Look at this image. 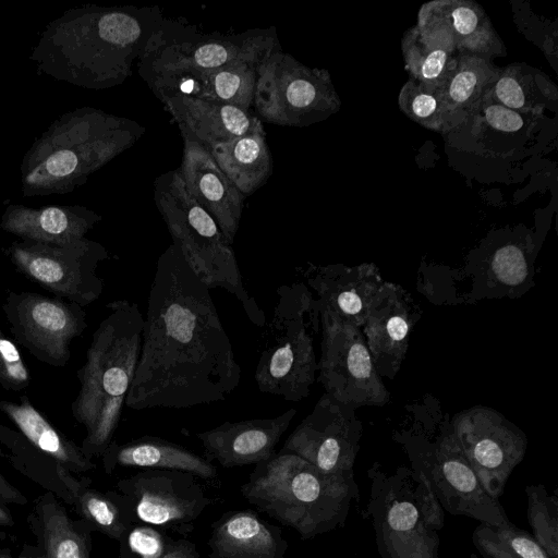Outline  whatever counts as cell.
Here are the masks:
<instances>
[{
    "label": "cell",
    "instance_id": "obj_33",
    "mask_svg": "<svg viewBox=\"0 0 558 558\" xmlns=\"http://www.w3.org/2000/svg\"><path fill=\"white\" fill-rule=\"evenodd\" d=\"M525 494L532 536L550 558H558V496L543 484L527 485Z\"/></svg>",
    "mask_w": 558,
    "mask_h": 558
},
{
    "label": "cell",
    "instance_id": "obj_3",
    "mask_svg": "<svg viewBox=\"0 0 558 558\" xmlns=\"http://www.w3.org/2000/svg\"><path fill=\"white\" fill-rule=\"evenodd\" d=\"M557 119L511 110L487 94L444 137L448 163L481 183L525 178L549 150Z\"/></svg>",
    "mask_w": 558,
    "mask_h": 558
},
{
    "label": "cell",
    "instance_id": "obj_6",
    "mask_svg": "<svg viewBox=\"0 0 558 558\" xmlns=\"http://www.w3.org/2000/svg\"><path fill=\"white\" fill-rule=\"evenodd\" d=\"M277 295L254 379L260 392L298 402L310 395L317 373L312 330H318L319 312L303 282L281 286Z\"/></svg>",
    "mask_w": 558,
    "mask_h": 558
},
{
    "label": "cell",
    "instance_id": "obj_30",
    "mask_svg": "<svg viewBox=\"0 0 558 558\" xmlns=\"http://www.w3.org/2000/svg\"><path fill=\"white\" fill-rule=\"evenodd\" d=\"M499 68L490 59L459 53L453 72L438 88L440 98L457 124L487 94Z\"/></svg>",
    "mask_w": 558,
    "mask_h": 558
},
{
    "label": "cell",
    "instance_id": "obj_11",
    "mask_svg": "<svg viewBox=\"0 0 558 558\" xmlns=\"http://www.w3.org/2000/svg\"><path fill=\"white\" fill-rule=\"evenodd\" d=\"M197 476L178 470L145 469L122 478L109 494L131 524L187 534L214 500Z\"/></svg>",
    "mask_w": 558,
    "mask_h": 558
},
{
    "label": "cell",
    "instance_id": "obj_18",
    "mask_svg": "<svg viewBox=\"0 0 558 558\" xmlns=\"http://www.w3.org/2000/svg\"><path fill=\"white\" fill-rule=\"evenodd\" d=\"M181 135L183 156L177 170L189 193L214 218L232 244L240 227L245 196L221 171L206 146L185 132Z\"/></svg>",
    "mask_w": 558,
    "mask_h": 558
},
{
    "label": "cell",
    "instance_id": "obj_14",
    "mask_svg": "<svg viewBox=\"0 0 558 558\" xmlns=\"http://www.w3.org/2000/svg\"><path fill=\"white\" fill-rule=\"evenodd\" d=\"M2 311L14 340L54 367L68 364L72 341L87 327L83 306L31 291H8Z\"/></svg>",
    "mask_w": 558,
    "mask_h": 558
},
{
    "label": "cell",
    "instance_id": "obj_16",
    "mask_svg": "<svg viewBox=\"0 0 558 558\" xmlns=\"http://www.w3.org/2000/svg\"><path fill=\"white\" fill-rule=\"evenodd\" d=\"M361 435L355 410L324 393L280 451L296 454L326 474L353 476Z\"/></svg>",
    "mask_w": 558,
    "mask_h": 558
},
{
    "label": "cell",
    "instance_id": "obj_10",
    "mask_svg": "<svg viewBox=\"0 0 558 558\" xmlns=\"http://www.w3.org/2000/svg\"><path fill=\"white\" fill-rule=\"evenodd\" d=\"M366 517L371 519L380 558H439L438 532L417 506L410 468L388 473L374 464Z\"/></svg>",
    "mask_w": 558,
    "mask_h": 558
},
{
    "label": "cell",
    "instance_id": "obj_20",
    "mask_svg": "<svg viewBox=\"0 0 558 558\" xmlns=\"http://www.w3.org/2000/svg\"><path fill=\"white\" fill-rule=\"evenodd\" d=\"M315 291L319 315L355 325L362 329L368 304L384 282L374 264L357 266H310L304 270Z\"/></svg>",
    "mask_w": 558,
    "mask_h": 558
},
{
    "label": "cell",
    "instance_id": "obj_25",
    "mask_svg": "<svg viewBox=\"0 0 558 558\" xmlns=\"http://www.w3.org/2000/svg\"><path fill=\"white\" fill-rule=\"evenodd\" d=\"M101 457L107 472L117 466H131L142 470L184 471L203 480H213L217 476L216 466L204 457L179 444L155 436H142L123 444L112 440Z\"/></svg>",
    "mask_w": 558,
    "mask_h": 558
},
{
    "label": "cell",
    "instance_id": "obj_1",
    "mask_svg": "<svg viewBox=\"0 0 558 558\" xmlns=\"http://www.w3.org/2000/svg\"><path fill=\"white\" fill-rule=\"evenodd\" d=\"M241 381L232 343L209 289L181 251L158 257L141 352L125 405L187 409L226 400Z\"/></svg>",
    "mask_w": 558,
    "mask_h": 558
},
{
    "label": "cell",
    "instance_id": "obj_7",
    "mask_svg": "<svg viewBox=\"0 0 558 558\" xmlns=\"http://www.w3.org/2000/svg\"><path fill=\"white\" fill-rule=\"evenodd\" d=\"M411 469L420 472L444 510L493 525L510 522L499 499L490 497L464 458L451 427L435 437L403 432L396 437Z\"/></svg>",
    "mask_w": 558,
    "mask_h": 558
},
{
    "label": "cell",
    "instance_id": "obj_15",
    "mask_svg": "<svg viewBox=\"0 0 558 558\" xmlns=\"http://www.w3.org/2000/svg\"><path fill=\"white\" fill-rule=\"evenodd\" d=\"M451 432L483 488L499 499L525 456V434L501 413L483 405L459 413Z\"/></svg>",
    "mask_w": 558,
    "mask_h": 558
},
{
    "label": "cell",
    "instance_id": "obj_2",
    "mask_svg": "<svg viewBox=\"0 0 558 558\" xmlns=\"http://www.w3.org/2000/svg\"><path fill=\"white\" fill-rule=\"evenodd\" d=\"M94 331L86 360L77 371L80 390L71 411L84 426L81 449L90 459L112 441L141 352L144 316L136 303L116 300Z\"/></svg>",
    "mask_w": 558,
    "mask_h": 558
},
{
    "label": "cell",
    "instance_id": "obj_8",
    "mask_svg": "<svg viewBox=\"0 0 558 558\" xmlns=\"http://www.w3.org/2000/svg\"><path fill=\"white\" fill-rule=\"evenodd\" d=\"M160 24L141 57V73L151 76L199 75L243 62H260L279 47L274 29L243 34L180 33Z\"/></svg>",
    "mask_w": 558,
    "mask_h": 558
},
{
    "label": "cell",
    "instance_id": "obj_41",
    "mask_svg": "<svg viewBox=\"0 0 558 558\" xmlns=\"http://www.w3.org/2000/svg\"><path fill=\"white\" fill-rule=\"evenodd\" d=\"M77 167L76 155L68 149L52 154L46 161V169L56 177L71 174Z\"/></svg>",
    "mask_w": 558,
    "mask_h": 558
},
{
    "label": "cell",
    "instance_id": "obj_22",
    "mask_svg": "<svg viewBox=\"0 0 558 558\" xmlns=\"http://www.w3.org/2000/svg\"><path fill=\"white\" fill-rule=\"evenodd\" d=\"M181 132L206 147L245 134L258 119L250 109L184 94L158 95Z\"/></svg>",
    "mask_w": 558,
    "mask_h": 558
},
{
    "label": "cell",
    "instance_id": "obj_36",
    "mask_svg": "<svg viewBox=\"0 0 558 558\" xmlns=\"http://www.w3.org/2000/svg\"><path fill=\"white\" fill-rule=\"evenodd\" d=\"M170 538L163 530L146 525L131 524L120 537L121 558H161Z\"/></svg>",
    "mask_w": 558,
    "mask_h": 558
},
{
    "label": "cell",
    "instance_id": "obj_5",
    "mask_svg": "<svg viewBox=\"0 0 558 558\" xmlns=\"http://www.w3.org/2000/svg\"><path fill=\"white\" fill-rule=\"evenodd\" d=\"M154 197L172 244L199 280L209 290L220 288L233 294L248 319L265 327V313L244 287L232 244L189 193L177 169L156 179Z\"/></svg>",
    "mask_w": 558,
    "mask_h": 558
},
{
    "label": "cell",
    "instance_id": "obj_13",
    "mask_svg": "<svg viewBox=\"0 0 558 558\" xmlns=\"http://www.w3.org/2000/svg\"><path fill=\"white\" fill-rule=\"evenodd\" d=\"M322 344L317 362L318 381L325 393L354 410L381 407L389 401L362 329L319 315Z\"/></svg>",
    "mask_w": 558,
    "mask_h": 558
},
{
    "label": "cell",
    "instance_id": "obj_19",
    "mask_svg": "<svg viewBox=\"0 0 558 558\" xmlns=\"http://www.w3.org/2000/svg\"><path fill=\"white\" fill-rule=\"evenodd\" d=\"M296 414L290 409L275 417L225 422L208 430L198 432L205 459L223 468L258 464L271 458L280 438Z\"/></svg>",
    "mask_w": 558,
    "mask_h": 558
},
{
    "label": "cell",
    "instance_id": "obj_4",
    "mask_svg": "<svg viewBox=\"0 0 558 558\" xmlns=\"http://www.w3.org/2000/svg\"><path fill=\"white\" fill-rule=\"evenodd\" d=\"M258 511L293 529L302 539L344 525L353 501L359 500L354 476L326 474L289 452H276L255 465L240 487Z\"/></svg>",
    "mask_w": 558,
    "mask_h": 558
},
{
    "label": "cell",
    "instance_id": "obj_29",
    "mask_svg": "<svg viewBox=\"0 0 558 558\" xmlns=\"http://www.w3.org/2000/svg\"><path fill=\"white\" fill-rule=\"evenodd\" d=\"M0 411L37 449L54 459L66 470L84 472L94 468L81 447L75 445L41 413L26 396L20 402L0 400Z\"/></svg>",
    "mask_w": 558,
    "mask_h": 558
},
{
    "label": "cell",
    "instance_id": "obj_12",
    "mask_svg": "<svg viewBox=\"0 0 558 558\" xmlns=\"http://www.w3.org/2000/svg\"><path fill=\"white\" fill-rule=\"evenodd\" d=\"M8 256L21 275L54 296L84 307L102 293L104 280L97 268L109 255L98 243L80 239L68 243L31 241L14 244Z\"/></svg>",
    "mask_w": 558,
    "mask_h": 558
},
{
    "label": "cell",
    "instance_id": "obj_40",
    "mask_svg": "<svg viewBox=\"0 0 558 558\" xmlns=\"http://www.w3.org/2000/svg\"><path fill=\"white\" fill-rule=\"evenodd\" d=\"M410 470L412 475L413 493L420 511L430 529L438 532L445 524V510L440 506L424 476L411 468Z\"/></svg>",
    "mask_w": 558,
    "mask_h": 558
},
{
    "label": "cell",
    "instance_id": "obj_24",
    "mask_svg": "<svg viewBox=\"0 0 558 558\" xmlns=\"http://www.w3.org/2000/svg\"><path fill=\"white\" fill-rule=\"evenodd\" d=\"M260 62L238 63L199 75L175 74L145 80L157 96L184 94L251 110Z\"/></svg>",
    "mask_w": 558,
    "mask_h": 558
},
{
    "label": "cell",
    "instance_id": "obj_31",
    "mask_svg": "<svg viewBox=\"0 0 558 558\" xmlns=\"http://www.w3.org/2000/svg\"><path fill=\"white\" fill-rule=\"evenodd\" d=\"M472 543L484 558H550L532 534L511 521L502 525L480 523Z\"/></svg>",
    "mask_w": 558,
    "mask_h": 558
},
{
    "label": "cell",
    "instance_id": "obj_27",
    "mask_svg": "<svg viewBox=\"0 0 558 558\" xmlns=\"http://www.w3.org/2000/svg\"><path fill=\"white\" fill-rule=\"evenodd\" d=\"M401 52L409 77L430 88H440L448 81L459 57L446 31L417 24L403 34Z\"/></svg>",
    "mask_w": 558,
    "mask_h": 558
},
{
    "label": "cell",
    "instance_id": "obj_21",
    "mask_svg": "<svg viewBox=\"0 0 558 558\" xmlns=\"http://www.w3.org/2000/svg\"><path fill=\"white\" fill-rule=\"evenodd\" d=\"M417 25L442 28L459 53L494 60L507 56V48L484 9L473 0H432L421 5Z\"/></svg>",
    "mask_w": 558,
    "mask_h": 558
},
{
    "label": "cell",
    "instance_id": "obj_37",
    "mask_svg": "<svg viewBox=\"0 0 558 558\" xmlns=\"http://www.w3.org/2000/svg\"><path fill=\"white\" fill-rule=\"evenodd\" d=\"M513 21L518 29L543 51L548 62L556 69L557 62V26L543 21L522 2L511 1Z\"/></svg>",
    "mask_w": 558,
    "mask_h": 558
},
{
    "label": "cell",
    "instance_id": "obj_17",
    "mask_svg": "<svg viewBox=\"0 0 558 558\" xmlns=\"http://www.w3.org/2000/svg\"><path fill=\"white\" fill-rule=\"evenodd\" d=\"M418 307L401 286L384 281L371 300L362 332L381 378L392 379L409 348Z\"/></svg>",
    "mask_w": 558,
    "mask_h": 558
},
{
    "label": "cell",
    "instance_id": "obj_32",
    "mask_svg": "<svg viewBox=\"0 0 558 558\" xmlns=\"http://www.w3.org/2000/svg\"><path fill=\"white\" fill-rule=\"evenodd\" d=\"M398 105L409 119L441 135L457 125L440 98L438 88L427 87L413 78L409 77L401 86Z\"/></svg>",
    "mask_w": 558,
    "mask_h": 558
},
{
    "label": "cell",
    "instance_id": "obj_26",
    "mask_svg": "<svg viewBox=\"0 0 558 558\" xmlns=\"http://www.w3.org/2000/svg\"><path fill=\"white\" fill-rule=\"evenodd\" d=\"M207 149L245 197L260 189L272 173V158L259 118L245 134Z\"/></svg>",
    "mask_w": 558,
    "mask_h": 558
},
{
    "label": "cell",
    "instance_id": "obj_35",
    "mask_svg": "<svg viewBox=\"0 0 558 558\" xmlns=\"http://www.w3.org/2000/svg\"><path fill=\"white\" fill-rule=\"evenodd\" d=\"M78 507L88 523L113 539L119 541L130 525L110 495L84 490L78 497Z\"/></svg>",
    "mask_w": 558,
    "mask_h": 558
},
{
    "label": "cell",
    "instance_id": "obj_34",
    "mask_svg": "<svg viewBox=\"0 0 558 558\" xmlns=\"http://www.w3.org/2000/svg\"><path fill=\"white\" fill-rule=\"evenodd\" d=\"M41 518L46 558H88L85 538L60 506L54 502L45 505Z\"/></svg>",
    "mask_w": 558,
    "mask_h": 558
},
{
    "label": "cell",
    "instance_id": "obj_44",
    "mask_svg": "<svg viewBox=\"0 0 558 558\" xmlns=\"http://www.w3.org/2000/svg\"><path fill=\"white\" fill-rule=\"evenodd\" d=\"M12 523L10 513L0 506V525H12Z\"/></svg>",
    "mask_w": 558,
    "mask_h": 558
},
{
    "label": "cell",
    "instance_id": "obj_38",
    "mask_svg": "<svg viewBox=\"0 0 558 558\" xmlns=\"http://www.w3.org/2000/svg\"><path fill=\"white\" fill-rule=\"evenodd\" d=\"M31 374L17 345L0 329V386L22 391L29 386Z\"/></svg>",
    "mask_w": 558,
    "mask_h": 558
},
{
    "label": "cell",
    "instance_id": "obj_43",
    "mask_svg": "<svg viewBox=\"0 0 558 558\" xmlns=\"http://www.w3.org/2000/svg\"><path fill=\"white\" fill-rule=\"evenodd\" d=\"M0 498L7 501L24 504L26 499L22 494L11 486L0 474Z\"/></svg>",
    "mask_w": 558,
    "mask_h": 558
},
{
    "label": "cell",
    "instance_id": "obj_28",
    "mask_svg": "<svg viewBox=\"0 0 558 558\" xmlns=\"http://www.w3.org/2000/svg\"><path fill=\"white\" fill-rule=\"evenodd\" d=\"M489 97L523 113L556 116L558 112V87L542 70L524 62H514L499 68L488 89Z\"/></svg>",
    "mask_w": 558,
    "mask_h": 558
},
{
    "label": "cell",
    "instance_id": "obj_42",
    "mask_svg": "<svg viewBox=\"0 0 558 558\" xmlns=\"http://www.w3.org/2000/svg\"><path fill=\"white\" fill-rule=\"evenodd\" d=\"M161 558H199L196 545L186 538H170Z\"/></svg>",
    "mask_w": 558,
    "mask_h": 558
},
{
    "label": "cell",
    "instance_id": "obj_23",
    "mask_svg": "<svg viewBox=\"0 0 558 558\" xmlns=\"http://www.w3.org/2000/svg\"><path fill=\"white\" fill-rule=\"evenodd\" d=\"M208 558H284L282 529L254 510L223 513L211 524Z\"/></svg>",
    "mask_w": 558,
    "mask_h": 558
},
{
    "label": "cell",
    "instance_id": "obj_9",
    "mask_svg": "<svg viewBox=\"0 0 558 558\" xmlns=\"http://www.w3.org/2000/svg\"><path fill=\"white\" fill-rule=\"evenodd\" d=\"M253 105L268 123L308 126L341 108L329 72L310 68L276 48L257 66Z\"/></svg>",
    "mask_w": 558,
    "mask_h": 558
},
{
    "label": "cell",
    "instance_id": "obj_39",
    "mask_svg": "<svg viewBox=\"0 0 558 558\" xmlns=\"http://www.w3.org/2000/svg\"><path fill=\"white\" fill-rule=\"evenodd\" d=\"M521 244L508 243L500 246L493 255L492 270L506 283H519L526 274V259Z\"/></svg>",
    "mask_w": 558,
    "mask_h": 558
}]
</instances>
